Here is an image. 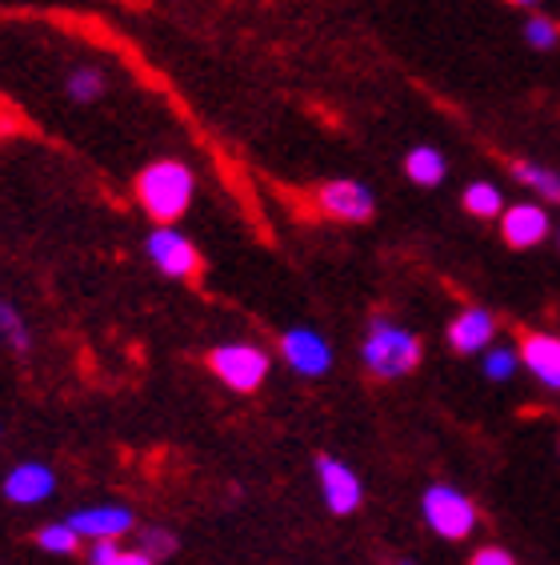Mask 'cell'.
Returning a JSON list of instances; mask_svg holds the SVG:
<instances>
[{"label":"cell","instance_id":"4","mask_svg":"<svg viewBox=\"0 0 560 565\" xmlns=\"http://www.w3.org/2000/svg\"><path fill=\"white\" fill-rule=\"evenodd\" d=\"M208 370L225 381L228 390L257 393L260 381L269 377V358L257 345H220L208 353Z\"/></svg>","mask_w":560,"mask_h":565},{"label":"cell","instance_id":"5","mask_svg":"<svg viewBox=\"0 0 560 565\" xmlns=\"http://www.w3.org/2000/svg\"><path fill=\"white\" fill-rule=\"evenodd\" d=\"M144 249H149L152 265H157L161 273H169V277H176V281H196L201 269H205V262H201V253H196L193 241L169 225L152 228L149 241H144Z\"/></svg>","mask_w":560,"mask_h":565},{"label":"cell","instance_id":"13","mask_svg":"<svg viewBox=\"0 0 560 565\" xmlns=\"http://www.w3.org/2000/svg\"><path fill=\"white\" fill-rule=\"evenodd\" d=\"M4 493H9V501H17V505H36V501H44L53 493V473L44 466H17L9 478H4Z\"/></svg>","mask_w":560,"mask_h":565},{"label":"cell","instance_id":"9","mask_svg":"<svg viewBox=\"0 0 560 565\" xmlns=\"http://www.w3.org/2000/svg\"><path fill=\"white\" fill-rule=\"evenodd\" d=\"M316 469H321V490L329 510L333 513H353L360 505V481L345 461H333V457H316Z\"/></svg>","mask_w":560,"mask_h":565},{"label":"cell","instance_id":"15","mask_svg":"<svg viewBox=\"0 0 560 565\" xmlns=\"http://www.w3.org/2000/svg\"><path fill=\"white\" fill-rule=\"evenodd\" d=\"M513 177L525 189H532L540 201L560 205V169H549V164H537V161H513Z\"/></svg>","mask_w":560,"mask_h":565},{"label":"cell","instance_id":"25","mask_svg":"<svg viewBox=\"0 0 560 565\" xmlns=\"http://www.w3.org/2000/svg\"><path fill=\"white\" fill-rule=\"evenodd\" d=\"M117 565H157V557H149L144 550H137V554H120Z\"/></svg>","mask_w":560,"mask_h":565},{"label":"cell","instance_id":"16","mask_svg":"<svg viewBox=\"0 0 560 565\" xmlns=\"http://www.w3.org/2000/svg\"><path fill=\"white\" fill-rule=\"evenodd\" d=\"M464 209L473 213V217L488 221V217H500L505 213V193L493 185V181H473V185L464 189Z\"/></svg>","mask_w":560,"mask_h":565},{"label":"cell","instance_id":"24","mask_svg":"<svg viewBox=\"0 0 560 565\" xmlns=\"http://www.w3.org/2000/svg\"><path fill=\"white\" fill-rule=\"evenodd\" d=\"M469 565H517L508 550H496V545H485V550H476L473 562Z\"/></svg>","mask_w":560,"mask_h":565},{"label":"cell","instance_id":"2","mask_svg":"<svg viewBox=\"0 0 560 565\" xmlns=\"http://www.w3.org/2000/svg\"><path fill=\"white\" fill-rule=\"evenodd\" d=\"M365 365L373 377H405L420 365V338L409 329L392 326V321H373L365 338Z\"/></svg>","mask_w":560,"mask_h":565},{"label":"cell","instance_id":"19","mask_svg":"<svg viewBox=\"0 0 560 565\" xmlns=\"http://www.w3.org/2000/svg\"><path fill=\"white\" fill-rule=\"evenodd\" d=\"M525 41L532 44V49H540V53H549V49H557L560 44V24L549 21V17H528Z\"/></svg>","mask_w":560,"mask_h":565},{"label":"cell","instance_id":"3","mask_svg":"<svg viewBox=\"0 0 560 565\" xmlns=\"http://www.w3.org/2000/svg\"><path fill=\"white\" fill-rule=\"evenodd\" d=\"M420 510H424V522L449 542H461L476 530V505L453 486H432L420 501Z\"/></svg>","mask_w":560,"mask_h":565},{"label":"cell","instance_id":"1","mask_svg":"<svg viewBox=\"0 0 560 565\" xmlns=\"http://www.w3.org/2000/svg\"><path fill=\"white\" fill-rule=\"evenodd\" d=\"M137 201L152 221L173 225L193 205V173L181 161H157L137 177Z\"/></svg>","mask_w":560,"mask_h":565},{"label":"cell","instance_id":"10","mask_svg":"<svg viewBox=\"0 0 560 565\" xmlns=\"http://www.w3.org/2000/svg\"><path fill=\"white\" fill-rule=\"evenodd\" d=\"M520 361H525V370L540 385H549V390L560 393V338H552V333H525Z\"/></svg>","mask_w":560,"mask_h":565},{"label":"cell","instance_id":"26","mask_svg":"<svg viewBox=\"0 0 560 565\" xmlns=\"http://www.w3.org/2000/svg\"><path fill=\"white\" fill-rule=\"evenodd\" d=\"M508 4H517V9H532V4H540V0H508Z\"/></svg>","mask_w":560,"mask_h":565},{"label":"cell","instance_id":"18","mask_svg":"<svg viewBox=\"0 0 560 565\" xmlns=\"http://www.w3.org/2000/svg\"><path fill=\"white\" fill-rule=\"evenodd\" d=\"M36 545L41 550H49V554H76L80 550V533L73 530L68 522H61V525H44L41 533H36Z\"/></svg>","mask_w":560,"mask_h":565},{"label":"cell","instance_id":"22","mask_svg":"<svg viewBox=\"0 0 560 565\" xmlns=\"http://www.w3.org/2000/svg\"><path fill=\"white\" fill-rule=\"evenodd\" d=\"M140 550L149 557H164V554H173L176 542H173V533L169 530H144V537H140Z\"/></svg>","mask_w":560,"mask_h":565},{"label":"cell","instance_id":"6","mask_svg":"<svg viewBox=\"0 0 560 565\" xmlns=\"http://www.w3.org/2000/svg\"><path fill=\"white\" fill-rule=\"evenodd\" d=\"M316 209H321L324 217L333 221H345V225H360L377 213V196L373 189L360 185V181H329V185L316 189Z\"/></svg>","mask_w":560,"mask_h":565},{"label":"cell","instance_id":"27","mask_svg":"<svg viewBox=\"0 0 560 565\" xmlns=\"http://www.w3.org/2000/svg\"><path fill=\"white\" fill-rule=\"evenodd\" d=\"M400 565H412V562H400Z\"/></svg>","mask_w":560,"mask_h":565},{"label":"cell","instance_id":"17","mask_svg":"<svg viewBox=\"0 0 560 565\" xmlns=\"http://www.w3.org/2000/svg\"><path fill=\"white\" fill-rule=\"evenodd\" d=\"M65 88L76 105H93V100L105 97V73L100 68H76V73H68Z\"/></svg>","mask_w":560,"mask_h":565},{"label":"cell","instance_id":"21","mask_svg":"<svg viewBox=\"0 0 560 565\" xmlns=\"http://www.w3.org/2000/svg\"><path fill=\"white\" fill-rule=\"evenodd\" d=\"M0 338L9 341L17 353H24V349H29V329H24L21 313H17L9 301H0Z\"/></svg>","mask_w":560,"mask_h":565},{"label":"cell","instance_id":"8","mask_svg":"<svg viewBox=\"0 0 560 565\" xmlns=\"http://www.w3.org/2000/svg\"><path fill=\"white\" fill-rule=\"evenodd\" d=\"M280 353L289 361L292 370L304 373V377H321L329 365H333V353L324 345V338H316L313 329H289L280 338Z\"/></svg>","mask_w":560,"mask_h":565},{"label":"cell","instance_id":"14","mask_svg":"<svg viewBox=\"0 0 560 565\" xmlns=\"http://www.w3.org/2000/svg\"><path fill=\"white\" fill-rule=\"evenodd\" d=\"M405 173H409V181H417V185L432 189V185H441L444 181L449 161H444L441 149H432V145H417V149H409V157H405Z\"/></svg>","mask_w":560,"mask_h":565},{"label":"cell","instance_id":"11","mask_svg":"<svg viewBox=\"0 0 560 565\" xmlns=\"http://www.w3.org/2000/svg\"><path fill=\"white\" fill-rule=\"evenodd\" d=\"M496 338V317L488 309H464V313L453 317V326H449V345L456 353H481L488 349Z\"/></svg>","mask_w":560,"mask_h":565},{"label":"cell","instance_id":"7","mask_svg":"<svg viewBox=\"0 0 560 565\" xmlns=\"http://www.w3.org/2000/svg\"><path fill=\"white\" fill-rule=\"evenodd\" d=\"M549 213L540 205H532V201H517V205H505V213H500V237L513 245V249H532V245H540V241L549 237Z\"/></svg>","mask_w":560,"mask_h":565},{"label":"cell","instance_id":"23","mask_svg":"<svg viewBox=\"0 0 560 565\" xmlns=\"http://www.w3.org/2000/svg\"><path fill=\"white\" fill-rule=\"evenodd\" d=\"M120 554H125V550H120L112 537H100V542L88 550V565H117Z\"/></svg>","mask_w":560,"mask_h":565},{"label":"cell","instance_id":"20","mask_svg":"<svg viewBox=\"0 0 560 565\" xmlns=\"http://www.w3.org/2000/svg\"><path fill=\"white\" fill-rule=\"evenodd\" d=\"M517 365H520V353H517V349L493 345L485 353V377H493V381H508L513 373H517Z\"/></svg>","mask_w":560,"mask_h":565},{"label":"cell","instance_id":"12","mask_svg":"<svg viewBox=\"0 0 560 565\" xmlns=\"http://www.w3.org/2000/svg\"><path fill=\"white\" fill-rule=\"evenodd\" d=\"M68 525H73L80 537H120V533L132 530V513L120 510V505H93V510L85 513H73L68 518Z\"/></svg>","mask_w":560,"mask_h":565}]
</instances>
